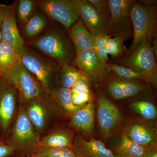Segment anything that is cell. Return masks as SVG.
I'll use <instances>...</instances> for the list:
<instances>
[{"label":"cell","instance_id":"33","mask_svg":"<svg viewBox=\"0 0 157 157\" xmlns=\"http://www.w3.org/2000/svg\"><path fill=\"white\" fill-rule=\"evenodd\" d=\"M100 14L109 17L110 11L109 0H87Z\"/></svg>","mask_w":157,"mask_h":157},{"label":"cell","instance_id":"3","mask_svg":"<svg viewBox=\"0 0 157 157\" xmlns=\"http://www.w3.org/2000/svg\"><path fill=\"white\" fill-rule=\"evenodd\" d=\"M33 45L61 67L72 64L74 51L69 39L59 31L52 30L34 40Z\"/></svg>","mask_w":157,"mask_h":157},{"label":"cell","instance_id":"28","mask_svg":"<svg viewBox=\"0 0 157 157\" xmlns=\"http://www.w3.org/2000/svg\"><path fill=\"white\" fill-rule=\"evenodd\" d=\"M71 94V89L63 87L55 93L57 100L67 115L72 116L82 107H78L73 104Z\"/></svg>","mask_w":157,"mask_h":157},{"label":"cell","instance_id":"32","mask_svg":"<svg viewBox=\"0 0 157 157\" xmlns=\"http://www.w3.org/2000/svg\"><path fill=\"white\" fill-rule=\"evenodd\" d=\"M88 78V77L85 73L83 74L71 88V93L74 94H92L90 88Z\"/></svg>","mask_w":157,"mask_h":157},{"label":"cell","instance_id":"30","mask_svg":"<svg viewBox=\"0 0 157 157\" xmlns=\"http://www.w3.org/2000/svg\"><path fill=\"white\" fill-rule=\"evenodd\" d=\"M32 152L36 153L46 157H77L73 149L37 146Z\"/></svg>","mask_w":157,"mask_h":157},{"label":"cell","instance_id":"25","mask_svg":"<svg viewBox=\"0 0 157 157\" xmlns=\"http://www.w3.org/2000/svg\"><path fill=\"white\" fill-rule=\"evenodd\" d=\"M38 6L37 1L19 0L15 4L16 19L20 24H25L33 14L36 7Z\"/></svg>","mask_w":157,"mask_h":157},{"label":"cell","instance_id":"19","mask_svg":"<svg viewBox=\"0 0 157 157\" xmlns=\"http://www.w3.org/2000/svg\"><path fill=\"white\" fill-rule=\"evenodd\" d=\"M74 138L73 131L67 129H59L52 132L40 140L38 146L73 149Z\"/></svg>","mask_w":157,"mask_h":157},{"label":"cell","instance_id":"11","mask_svg":"<svg viewBox=\"0 0 157 157\" xmlns=\"http://www.w3.org/2000/svg\"><path fill=\"white\" fill-rule=\"evenodd\" d=\"M73 61L78 69L95 83L104 79L109 70L107 65L100 61L93 48L76 53Z\"/></svg>","mask_w":157,"mask_h":157},{"label":"cell","instance_id":"16","mask_svg":"<svg viewBox=\"0 0 157 157\" xmlns=\"http://www.w3.org/2000/svg\"><path fill=\"white\" fill-rule=\"evenodd\" d=\"M109 95L116 100H121L137 95L145 90V86L135 80L114 79L107 86Z\"/></svg>","mask_w":157,"mask_h":157},{"label":"cell","instance_id":"35","mask_svg":"<svg viewBox=\"0 0 157 157\" xmlns=\"http://www.w3.org/2000/svg\"><path fill=\"white\" fill-rule=\"evenodd\" d=\"M15 153L14 149L3 140H0V157H8Z\"/></svg>","mask_w":157,"mask_h":157},{"label":"cell","instance_id":"40","mask_svg":"<svg viewBox=\"0 0 157 157\" xmlns=\"http://www.w3.org/2000/svg\"><path fill=\"white\" fill-rule=\"evenodd\" d=\"M14 157H25V155H19L17 156Z\"/></svg>","mask_w":157,"mask_h":157},{"label":"cell","instance_id":"15","mask_svg":"<svg viewBox=\"0 0 157 157\" xmlns=\"http://www.w3.org/2000/svg\"><path fill=\"white\" fill-rule=\"evenodd\" d=\"M73 150L77 157H118L101 140H87L80 135L74 137Z\"/></svg>","mask_w":157,"mask_h":157},{"label":"cell","instance_id":"37","mask_svg":"<svg viewBox=\"0 0 157 157\" xmlns=\"http://www.w3.org/2000/svg\"><path fill=\"white\" fill-rule=\"evenodd\" d=\"M6 5L1 4L0 3V31L2 27V23L3 17H4V13L6 7Z\"/></svg>","mask_w":157,"mask_h":157},{"label":"cell","instance_id":"8","mask_svg":"<svg viewBox=\"0 0 157 157\" xmlns=\"http://www.w3.org/2000/svg\"><path fill=\"white\" fill-rule=\"evenodd\" d=\"M37 3L45 14L66 29H70L79 19L78 0H40Z\"/></svg>","mask_w":157,"mask_h":157},{"label":"cell","instance_id":"4","mask_svg":"<svg viewBox=\"0 0 157 157\" xmlns=\"http://www.w3.org/2000/svg\"><path fill=\"white\" fill-rule=\"evenodd\" d=\"M39 141L38 132L29 119L25 108L21 106L6 143L15 152L26 155L39 146Z\"/></svg>","mask_w":157,"mask_h":157},{"label":"cell","instance_id":"26","mask_svg":"<svg viewBox=\"0 0 157 157\" xmlns=\"http://www.w3.org/2000/svg\"><path fill=\"white\" fill-rule=\"evenodd\" d=\"M84 74L72 64L61 67L59 76L63 87L71 89L75 82Z\"/></svg>","mask_w":157,"mask_h":157},{"label":"cell","instance_id":"14","mask_svg":"<svg viewBox=\"0 0 157 157\" xmlns=\"http://www.w3.org/2000/svg\"><path fill=\"white\" fill-rule=\"evenodd\" d=\"M1 32L2 41L13 46L17 51L24 45L17 28L15 4L6 6Z\"/></svg>","mask_w":157,"mask_h":157},{"label":"cell","instance_id":"17","mask_svg":"<svg viewBox=\"0 0 157 157\" xmlns=\"http://www.w3.org/2000/svg\"><path fill=\"white\" fill-rule=\"evenodd\" d=\"M94 116L95 104L90 102L71 116L70 122L82 133L90 135L94 131Z\"/></svg>","mask_w":157,"mask_h":157},{"label":"cell","instance_id":"29","mask_svg":"<svg viewBox=\"0 0 157 157\" xmlns=\"http://www.w3.org/2000/svg\"><path fill=\"white\" fill-rule=\"evenodd\" d=\"M126 40L122 37L109 36L106 40L105 49L107 55L113 57L120 56L124 52H127V49L124 44Z\"/></svg>","mask_w":157,"mask_h":157},{"label":"cell","instance_id":"38","mask_svg":"<svg viewBox=\"0 0 157 157\" xmlns=\"http://www.w3.org/2000/svg\"><path fill=\"white\" fill-rule=\"evenodd\" d=\"M25 157H46L43 155L39 154L35 152H31L25 155Z\"/></svg>","mask_w":157,"mask_h":157},{"label":"cell","instance_id":"10","mask_svg":"<svg viewBox=\"0 0 157 157\" xmlns=\"http://www.w3.org/2000/svg\"><path fill=\"white\" fill-rule=\"evenodd\" d=\"M97 115L101 133L107 137L121 124L122 115L117 107L104 95H99Z\"/></svg>","mask_w":157,"mask_h":157},{"label":"cell","instance_id":"36","mask_svg":"<svg viewBox=\"0 0 157 157\" xmlns=\"http://www.w3.org/2000/svg\"><path fill=\"white\" fill-rule=\"evenodd\" d=\"M144 147L142 157H157V143Z\"/></svg>","mask_w":157,"mask_h":157},{"label":"cell","instance_id":"24","mask_svg":"<svg viewBox=\"0 0 157 157\" xmlns=\"http://www.w3.org/2000/svg\"><path fill=\"white\" fill-rule=\"evenodd\" d=\"M48 21L41 13H33L24 25V33L27 38L37 36L46 28Z\"/></svg>","mask_w":157,"mask_h":157},{"label":"cell","instance_id":"18","mask_svg":"<svg viewBox=\"0 0 157 157\" xmlns=\"http://www.w3.org/2000/svg\"><path fill=\"white\" fill-rule=\"evenodd\" d=\"M69 33L76 54L93 48L94 37L81 20L78 19L71 27Z\"/></svg>","mask_w":157,"mask_h":157},{"label":"cell","instance_id":"34","mask_svg":"<svg viewBox=\"0 0 157 157\" xmlns=\"http://www.w3.org/2000/svg\"><path fill=\"white\" fill-rule=\"evenodd\" d=\"M73 104L78 107H82L90 102H92V94H71Z\"/></svg>","mask_w":157,"mask_h":157},{"label":"cell","instance_id":"27","mask_svg":"<svg viewBox=\"0 0 157 157\" xmlns=\"http://www.w3.org/2000/svg\"><path fill=\"white\" fill-rule=\"evenodd\" d=\"M130 107L146 120L151 121L156 118V108L151 102L145 101H135L130 104Z\"/></svg>","mask_w":157,"mask_h":157},{"label":"cell","instance_id":"6","mask_svg":"<svg viewBox=\"0 0 157 157\" xmlns=\"http://www.w3.org/2000/svg\"><path fill=\"white\" fill-rule=\"evenodd\" d=\"M132 0H109L110 14L107 34L109 36H133L130 8Z\"/></svg>","mask_w":157,"mask_h":157},{"label":"cell","instance_id":"2","mask_svg":"<svg viewBox=\"0 0 157 157\" xmlns=\"http://www.w3.org/2000/svg\"><path fill=\"white\" fill-rule=\"evenodd\" d=\"M17 52L23 65L39 80L45 93L51 94L54 77L60 74L61 67L53 60L25 45Z\"/></svg>","mask_w":157,"mask_h":157},{"label":"cell","instance_id":"39","mask_svg":"<svg viewBox=\"0 0 157 157\" xmlns=\"http://www.w3.org/2000/svg\"><path fill=\"white\" fill-rule=\"evenodd\" d=\"M2 42V34H1V31H0V44H1V43Z\"/></svg>","mask_w":157,"mask_h":157},{"label":"cell","instance_id":"31","mask_svg":"<svg viewBox=\"0 0 157 157\" xmlns=\"http://www.w3.org/2000/svg\"><path fill=\"white\" fill-rule=\"evenodd\" d=\"M109 36L107 33L99 34L94 39L93 49L102 64L107 65L109 60L108 55L105 49L106 40Z\"/></svg>","mask_w":157,"mask_h":157},{"label":"cell","instance_id":"13","mask_svg":"<svg viewBox=\"0 0 157 157\" xmlns=\"http://www.w3.org/2000/svg\"><path fill=\"white\" fill-rule=\"evenodd\" d=\"M79 18L94 37L107 33L109 17L100 14L87 0H78Z\"/></svg>","mask_w":157,"mask_h":157},{"label":"cell","instance_id":"7","mask_svg":"<svg viewBox=\"0 0 157 157\" xmlns=\"http://www.w3.org/2000/svg\"><path fill=\"white\" fill-rule=\"evenodd\" d=\"M155 50L147 38H144L134 51L123 60L122 66L145 73L156 80L157 67Z\"/></svg>","mask_w":157,"mask_h":157},{"label":"cell","instance_id":"20","mask_svg":"<svg viewBox=\"0 0 157 157\" xmlns=\"http://www.w3.org/2000/svg\"><path fill=\"white\" fill-rule=\"evenodd\" d=\"M21 62L18 52L11 45L2 42L0 44V76L6 73Z\"/></svg>","mask_w":157,"mask_h":157},{"label":"cell","instance_id":"9","mask_svg":"<svg viewBox=\"0 0 157 157\" xmlns=\"http://www.w3.org/2000/svg\"><path fill=\"white\" fill-rule=\"evenodd\" d=\"M17 95V90L6 76H0V132L3 135L14 117Z\"/></svg>","mask_w":157,"mask_h":157},{"label":"cell","instance_id":"23","mask_svg":"<svg viewBox=\"0 0 157 157\" xmlns=\"http://www.w3.org/2000/svg\"><path fill=\"white\" fill-rule=\"evenodd\" d=\"M107 66L108 69L112 71L119 78L132 80L141 79L153 83L156 82V80L145 73L137 72L115 64H107Z\"/></svg>","mask_w":157,"mask_h":157},{"label":"cell","instance_id":"12","mask_svg":"<svg viewBox=\"0 0 157 157\" xmlns=\"http://www.w3.org/2000/svg\"><path fill=\"white\" fill-rule=\"evenodd\" d=\"M148 121L136 120L130 122L124 127L123 135L144 147L157 143L156 126Z\"/></svg>","mask_w":157,"mask_h":157},{"label":"cell","instance_id":"1","mask_svg":"<svg viewBox=\"0 0 157 157\" xmlns=\"http://www.w3.org/2000/svg\"><path fill=\"white\" fill-rule=\"evenodd\" d=\"M130 16L133 26V39L127 51L132 53L144 38L151 44L155 45L157 37V8L155 2L133 1L130 8Z\"/></svg>","mask_w":157,"mask_h":157},{"label":"cell","instance_id":"22","mask_svg":"<svg viewBox=\"0 0 157 157\" xmlns=\"http://www.w3.org/2000/svg\"><path fill=\"white\" fill-rule=\"evenodd\" d=\"M144 148L122 135L115 154L118 157H142Z\"/></svg>","mask_w":157,"mask_h":157},{"label":"cell","instance_id":"5","mask_svg":"<svg viewBox=\"0 0 157 157\" xmlns=\"http://www.w3.org/2000/svg\"><path fill=\"white\" fill-rule=\"evenodd\" d=\"M6 78L17 90L19 100L23 103L42 99L45 93L36 78L21 62L6 73Z\"/></svg>","mask_w":157,"mask_h":157},{"label":"cell","instance_id":"21","mask_svg":"<svg viewBox=\"0 0 157 157\" xmlns=\"http://www.w3.org/2000/svg\"><path fill=\"white\" fill-rule=\"evenodd\" d=\"M42 99L29 101L26 110L29 119L38 132L43 130L46 122V112L41 102Z\"/></svg>","mask_w":157,"mask_h":157}]
</instances>
